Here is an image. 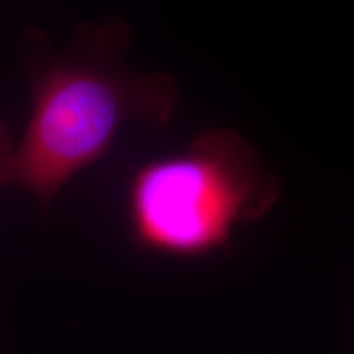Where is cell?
Masks as SVG:
<instances>
[{"mask_svg": "<svg viewBox=\"0 0 354 354\" xmlns=\"http://www.w3.org/2000/svg\"><path fill=\"white\" fill-rule=\"evenodd\" d=\"M130 30L120 21L91 26L66 53L30 68L32 112L15 145L12 184L50 203L79 172L109 154L130 123L171 122L177 86L167 74L122 63Z\"/></svg>", "mask_w": 354, "mask_h": 354, "instance_id": "obj_1", "label": "cell"}, {"mask_svg": "<svg viewBox=\"0 0 354 354\" xmlns=\"http://www.w3.org/2000/svg\"><path fill=\"white\" fill-rule=\"evenodd\" d=\"M276 179L240 133L215 128L184 149L141 165L127 189L131 240L176 259L223 250L238 227L276 202Z\"/></svg>", "mask_w": 354, "mask_h": 354, "instance_id": "obj_2", "label": "cell"}, {"mask_svg": "<svg viewBox=\"0 0 354 354\" xmlns=\"http://www.w3.org/2000/svg\"><path fill=\"white\" fill-rule=\"evenodd\" d=\"M13 154H15V143L12 141L6 123L0 120V187L12 184Z\"/></svg>", "mask_w": 354, "mask_h": 354, "instance_id": "obj_3", "label": "cell"}]
</instances>
